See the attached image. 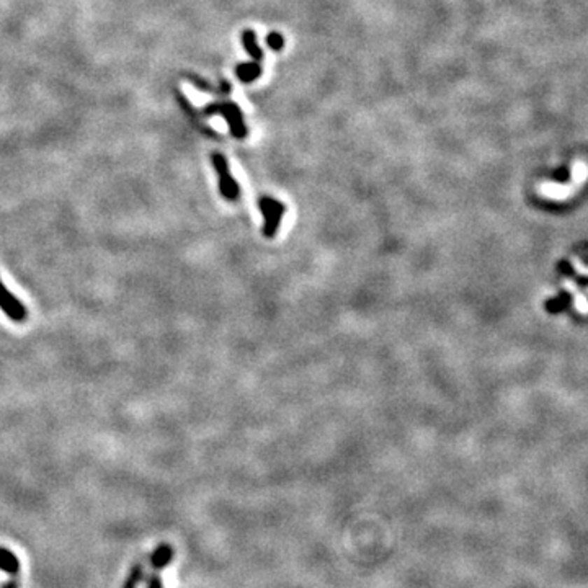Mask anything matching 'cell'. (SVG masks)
<instances>
[{"instance_id":"1","label":"cell","mask_w":588,"mask_h":588,"mask_svg":"<svg viewBox=\"0 0 588 588\" xmlns=\"http://www.w3.org/2000/svg\"><path fill=\"white\" fill-rule=\"evenodd\" d=\"M587 178H588V167L585 164H577V167H573L572 180L568 181V183L566 185L544 183L541 186V193L552 201H567L568 198H572L578 190H580V186Z\"/></svg>"},{"instance_id":"2","label":"cell","mask_w":588,"mask_h":588,"mask_svg":"<svg viewBox=\"0 0 588 588\" xmlns=\"http://www.w3.org/2000/svg\"><path fill=\"white\" fill-rule=\"evenodd\" d=\"M258 209L265 220L262 234L267 239H273L278 234L279 225H281V219L284 213H286V206L281 201L272 198V196H262L258 200Z\"/></svg>"},{"instance_id":"3","label":"cell","mask_w":588,"mask_h":588,"mask_svg":"<svg viewBox=\"0 0 588 588\" xmlns=\"http://www.w3.org/2000/svg\"><path fill=\"white\" fill-rule=\"evenodd\" d=\"M213 165L219 178L220 196L227 201H237L240 196V186L237 183V180H235L232 174H230L227 159H225L223 154H218V152H216V154H213Z\"/></svg>"},{"instance_id":"4","label":"cell","mask_w":588,"mask_h":588,"mask_svg":"<svg viewBox=\"0 0 588 588\" xmlns=\"http://www.w3.org/2000/svg\"><path fill=\"white\" fill-rule=\"evenodd\" d=\"M206 113H219V115H223L230 130V134L237 137V139H244V137L248 134L242 110H240L235 103H218V105H211L206 108Z\"/></svg>"},{"instance_id":"5","label":"cell","mask_w":588,"mask_h":588,"mask_svg":"<svg viewBox=\"0 0 588 588\" xmlns=\"http://www.w3.org/2000/svg\"><path fill=\"white\" fill-rule=\"evenodd\" d=\"M0 309L7 314V317H10L15 322H23L27 321L28 317L27 309L18 301L17 296H13V294L8 291L2 279H0Z\"/></svg>"},{"instance_id":"6","label":"cell","mask_w":588,"mask_h":588,"mask_svg":"<svg viewBox=\"0 0 588 588\" xmlns=\"http://www.w3.org/2000/svg\"><path fill=\"white\" fill-rule=\"evenodd\" d=\"M174 559V547L170 544H160V546L155 547V551L152 552L150 556V566L154 570H160L169 566Z\"/></svg>"},{"instance_id":"7","label":"cell","mask_w":588,"mask_h":588,"mask_svg":"<svg viewBox=\"0 0 588 588\" xmlns=\"http://www.w3.org/2000/svg\"><path fill=\"white\" fill-rule=\"evenodd\" d=\"M562 286L566 291L572 294L573 307H575L582 316H588V298L585 296V294H582L580 291H578L577 283H573L572 279H564Z\"/></svg>"},{"instance_id":"8","label":"cell","mask_w":588,"mask_h":588,"mask_svg":"<svg viewBox=\"0 0 588 588\" xmlns=\"http://www.w3.org/2000/svg\"><path fill=\"white\" fill-rule=\"evenodd\" d=\"M242 44L245 48V51L248 52V56L253 59V61L260 62L263 59V51L262 48L258 46V41H257V34H255L253 29H245L242 33Z\"/></svg>"},{"instance_id":"9","label":"cell","mask_w":588,"mask_h":588,"mask_svg":"<svg viewBox=\"0 0 588 588\" xmlns=\"http://www.w3.org/2000/svg\"><path fill=\"white\" fill-rule=\"evenodd\" d=\"M235 76L242 82H253L255 78L262 76V66L257 61L252 62H242L235 69Z\"/></svg>"},{"instance_id":"10","label":"cell","mask_w":588,"mask_h":588,"mask_svg":"<svg viewBox=\"0 0 588 588\" xmlns=\"http://www.w3.org/2000/svg\"><path fill=\"white\" fill-rule=\"evenodd\" d=\"M0 570L10 573V575H17L20 572L18 557L7 547H0Z\"/></svg>"},{"instance_id":"11","label":"cell","mask_w":588,"mask_h":588,"mask_svg":"<svg viewBox=\"0 0 588 588\" xmlns=\"http://www.w3.org/2000/svg\"><path fill=\"white\" fill-rule=\"evenodd\" d=\"M142 580H144V564L136 562L134 566L130 568V573H127L122 588H137V585H139Z\"/></svg>"},{"instance_id":"12","label":"cell","mask_w":588,"mask_h":588,"mask_svg":"<svg viewBox=\"0 0 588 588\" xmlns=\"http://www.w3.org/2000/svg\"><path fill=\"white\" fill-rule=\"evenodd\" d=\"M267 44L270 46V49H273V51H281L283 46H284V38L281 33H270L267 36Z\"/></svg>"},{"instance_id":"13","label":"cell","mask_w":588,"mask_h":588,"mask_svg":"<svg viewBox=\"0 0 588 588\" xmlns=\"http://www.w3.org/2000/svg\"><path fill=\"white\" fill-rule=\"evenodd\" d=\"M147 588H164L160 577L157 575V573H150V575L147 577Z\"/></svg>"},{"instance_id":"14","label":"cell","mask_w":588,"mask_h":588,"mask_svg":"<svg viewBox=\"0 0 588 588\" xmlns=\"http://www.w3.org/2000/svg\"><path fill=\"white\" fill-rule=\"evenodd\" d=\"M572 265H573V268H575V272L578 273V274H582V276H588V267H585V265H583L580 260L578 258H573L572 260Z\"/></svg>"},{"instance_id":"15","label":"cell","mask_w":588,"mask_h":588,"mask_svg":"<svg viewBox=\"0 0 588 588\" xmlns=\"http://www.w3.org/2000/svg\"><path fill=\"white\" fill-rule=\"evenodd\" d=\"M2 588H18V580H13L12 578V580H8Z\"/></svg>"}]
</instances>
